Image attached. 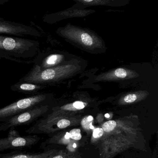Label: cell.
Returning <instances> with one entry per match:
<instances>
[{
	"mask_svg": "<svg viewBox=\"0 0 158 158\" xmlns=\"http://www.w3.org/2000/svg\"><path fill=\"white\" fill-rule=\"evenodd\" d=\"M40 43L13 36L0 35V57L19 63H33V60H23L35 58L39 52Z\"/></svg>",
	"mask_w": 158,
	"mask_h": 158,
	"instance_id": "1",
	"label": "cell"
},
{
	"mask_svg": "<svg viewBox=\"0 0 158 158\" xmlns=\"http://www.w3.org/2000/svg\"><path fill=\"white\" fill-rule=\"evenodd\" d=\"M76 69L77 66L71 64H64L57 67L44 70H40L33 66L19 81L47 86L59 83L67 78L74 73Z\"/></svg>",
	"mask_w": 158,
	"mask_h": 158,
	"instance_id": "2",
	"label": "cell"
},
{
	"mask_svg": "<svg viewBox=\"0 0 158 158\" xmlns=\"http://www.w3.org/2000/svg\"><path fill=\"white\" fill-rule=\"evenodd\" d=\"M56 32L60 36L86 50L95 51L102 49L104 46L102 40L94 33L70 24L59 27Z\"/></svg>",
	"mask_w": 158,
	"mask_h": 158,
	"instance_id": "3",
	"label": "cell"
},
{
	"mask_svg": "<svg viewBox=\"0 0 158 158\" xmlns=\"http://www.w3.org/2000/svg\"><path fill=\"white\" fill-rule=\"evenodd\" d=\"M52 94L39 93L18 100L5 107L0 108V122L39 105L49 103Z\"/></svg>",
	"mask_w": 158,
	"mask_h": 158,
	"instance_id": "4",
	"label": "cell"
},
{
	"mask_svg": "<svg viewBox=\"0 0 158 158\" xmlns=\"http://www.w3.org/2000/svg\"><path fill=\"white\" fill-rule=\"evenodd\" d=\"M49 103L29 109L0 123V132L15 129L20 126L27 125L36 122L50 110Z\"/></svg>",
	"mask_w": 158,
	"mask_h": 158,
	"instance_id": "5",
	"label": "cell"
},
{
	"mask_svg": "<svg viewBox=\"0 0 158 158\" xmlns=\"http://www.w3.org/2000/svg\"><path fill=\"white\" fill-rule=\"evenodd\" d=\"M40 139L41 138L37 135L22 136L15 129H10L8 136L0 138V152L28 149L35 146Z\"/></svg>",
	"mask_w": 158,
	"mask_h": 158,
	"instance_id": "6",
	"label": "cell"
},
{
	"mask_svg": "<svg viewBox=\"0 0 158 158\" xmlns=\"http://www.w3.org/2000/svg\"><path fill=\"white\" fill-rule=\"evenodd\" d=\"M0 35H7L19 37L30 36L40 38L42 36L41 32L33 27L16 22L7 21L2 18H0Z\"/></svg>",
	"mask_w": 158,
	"mask_h": 158,
	"instance_id": "7",
	"label": "cell"
},
{
	"mask_svg": "<svg viewBox=\"0 0 158 158\" xmlns=\"http://www.w3.org/2000/svg\"><path fill=\"white\" fill-rule=\"evenodd\" d=\"M65 56L61 53L52 52H39L33 60L34 67L44 70L64 64Z\"/></svg>",
	"mask_w": 158,
	"mask_h": 158,
	"instance_id": "8",
	"label": "cell"
},
{
	"mask_svg": "<svg viewBox=\"0 0 158 158\" xmlns=\"http://www.w3.org/2000/svg\"><path fill=\"white\" fill-rule=\"evenodd\" d=\"M137 74L135 72L126 69L118 68L101 75L97 78L99 81H113L128 79L136 76Z\"/></svg>",
	"mask_w": 158,
	"mask_h": 158,
	"instance_id": "9",
	"label": "cell"
},
{
	"mask_svg": "<svg viewBox=\"0 0 158 158\" xmlns=\"http://www.w3.org/2000/svg\"><path fill=\"white\" fill-rule=\"evenodd\" d=\"M47 87L43 85L19 81L12 85L10 89L14 92L32 96L40 93V91L45 89Z\"/></svg>",
	"mask_w": 158,
	"mask_h": 158,
	"instance_id": "10",
	"label": "cell"
},
{
	"mask_svg": "<svg viewBox=\"0 0 158 158\" xmlns=\"http://www.w3.org/2000/svg\"><path fill=\"white\" fill-rule=\"evenodd\" d=\"M53 152V150L38 152L14 151L9 153L0 154V158H47Z\"/></svg>",
	"mask_w": 158,
	"mask_h": 158,
	"instance_id": "11",
	"label": "cell"
},
{
	"mask_svg": "<svg viewBox=\"0 0 158 158\" xmlns=\"http://www.w3.org/2000/svg\"><path fill=\"white\" fill-rule=\"evenodd\" d=\"M78 2L81 3V4L85 5H110V2L111 1H88V0H84V1H78Z\"/></svg>",
	"mask_w": 158,
	"mask_h": 158,
	"instance_id": "12",
	"label": "cell"
},
{
	"mask_svg": "<svg viewBox=\"0 0 158 158\" xmlns=\"http://www.w3.org/2000/svg\"><path fill=\"white\" fill-rule=\"evenodd\" d=\"M116 123L114 121H109L104 123L102 129L106 132H110L114 130L116 127Z\"/></svg>",
	"mask_w": 158,
	"mask_h": 158,
	"instance_id": "13",
	"label": "cell"
},
{
	"mask_svg": "<svg viewBox=\"0 0 158 158\" xmlns=\"http://www.w3.org/2000/svg\"><path fill=\"white\" fill-rule=\"evenodd\" d=\"M93 118L92 116H89L86 118H84L82 121V125L83 127L85 128H90L93 129L94 127L92 126V122Z\"/></svg>",
	"mask_w": 158,
	"mask_h": 158,
	"instance_id": "14",
	"label": "cell"
},
{
	"mask_svg": "<svg viewBox=\"0 0 158 158\" xmlns=\"http://www.w3.org/2000/svg\"><path fill=\"white\" fill-rule=\"evenodd\" d=\"M69 133L70 138L75 140H79L82 138L81 131L79 129H73Z\"/></svg>",
	"mask_w": 158,
	"mask_h": 158,
	"instance_id": "15",
	"label": "cell"
},
{
	"mask_svg": "<svg viewBox=\"0 0 158 158\" xmlns=\"http://www.w3.org/2000/svg\"><path fill=\"white\" fill-rule=\"evenodd\" d=\"M71 123L69 120L65 119H59L57 123V127L58 129H63L66 128L70 125Z\"/></svg>",
	"mask_w": 158,
	"mask_h": 158,
	"instance_id": "16",
	"label": "cell"
},
{
	"mask_svg": "<svg viewBox=\"0 0 158 158\" xmlns=\"http://www.w3.org/2000/svg\"><path fill=\"white\" fill-rule=\"evenodd\" d=\"M137 99V95L135 93L127 94L123 98V101L126 103H132Z\"/></svg>",
	"mask_w": 158,
	"mask_h": 158,
	"instance_id": "17",
	"label": "cell"
},
{
	"mask_svg": "<svg viewBox=\"0 0 158 158\" xmlns=\"http://www.w3.org/2000/svg\"><path fill=\"white\" fill-rule=\"evenodd\" d=\"M104 131L102 128L98 127V128H96L94 129L93 132V136L95 138H98L100 137L101 136L103 135Z\"/></svg>",
	"mask_w": 158,
	"mask_h": 158,
	"instance_id": "18",
	"label": "cell"
},
{
	"mask_svg": "<svg viewBox=\"0 0 158 158\" xmlns=\"http://www.w3.org/2000/svg\"><path fill=\"white\" fill-rule=\"evenodd\" d=\"M73 105L74 108L76 109H79V110L84 109L85 106V103L81 101L75 102L73 103Z\"/></svg>",
	"mask_w": 158,
	"mask_h": 158,
	"instance_id": "19",
	"label": "cell"
},
{
	"mask_svg": "<svg viewBox=\"0 0 158 158\" xmlns=\"http://www.w3.org/2000/svg\"><path fill=\"white\" fill-rule=\"evenodd\" d=\"M8 2H9L8 0H0V5H3Z\"/></svg>",
	"mask_w": 158,
	"mask_h": 158,
	"instance_id": "20",
	"label": "cell"
},
{
	"mask_svg": "<svg viewBox=\"0 0 158 158\" xmlns=\"http://www.w3.org/2000/svg\"><path fill=\"white\" fill-rule=\"evenodd\" d=\"M64 138L65 139H69L70 138V136H69V133L67 132L64 135Z\"/></svg>",
	"mask_w": 158,
	"mask_h": 158,
	"instance_id": "21",
	"label": "cell"
},
{
	"mask_svg": "<svg viewBox=\"0 0 158 158\" xmlns=\"http://www.w3.org/2000/svg\"><path fill=\"white\" fill-rule=\"evenodd\" d=\"M105 116H106V117H110V115H109L108 114H105Z\"/></svg>",
	"mask_w": 158,
	"mask_h": 158,
	"instance_id": "22",
	"label": "cell"
},
{
	"mask_svg": "<svg viewBox=\"0 0 158 158\" xmlns=\"http://www.w3.org/2000/svg\"><path fill=\"white\" fill-rule=\"evenodd\" d=\"M74 148H75V147H76V144H74Z\"/></svg>",
	"mask_w": 158,
	"mask_h": 158,
	"instance_id": "23",
	"label": "cell"
},
{
	"mask_svg": "<svg viewBox=\"0 0 158 158\" xmlns=\"http://www.w3.org/2000/svg\"><path fill=\"white\" fill-rule=\"evenodd\" d=\"M0 90H1V88H0Z\"/></svg>",
	"mask_w": 158,
	"mask_h": 158,
	"instance_id": "24",
	"label": "cell"
}]
</instances>
